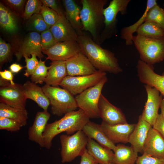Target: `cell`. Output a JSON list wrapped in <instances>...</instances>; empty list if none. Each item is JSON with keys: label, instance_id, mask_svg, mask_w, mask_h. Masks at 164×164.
<instances>
[{"label": "cell", "instance_id": "obj_1", "mask_svg": "<svg viewBox=\"0 0 164 164\" xmlns=\"http://www.w3.org/2000/svg\"><path fill=\"white\" fill-rule=\"evenodd\" d=\"M77 42L82 52L97 70L114 74L122 72V69L113 53L103 48L84 34L78 36Z\"/></svg>", "mask_w": 164, "mask_h": 164}, {"label": "cell", "instance_id": "obj_2", "mask_svg": "<svg viewBox=\"0 0 164 164\" xmlns=\"http://www.w3.org/2000/svg\"><path fill=\"white\" fill-rule=\"evenodd\" d=\"M90 121V118L82 110L68 112L60 119L47 124L43 134L44 147L50 149L52 141L57 135L65 132L70 135L82 130L84 126Z\"/></svg>", "mask_w": 164, "mask_h": 164}, {"label": "cell", "instance_id": "obj_3", "mask_svg": "<svg viewBox=\"0 0 164 164\" xmlns=\"http://www.w3.org/2000/svg\"><path fill=\"white\" fill-rule=\"evenodd\" d=\"M108 0H81L80 17L83 30L90 33L93 39L100 44L101 32L104 27V6Z\"/></svg>", "mask_w": 164, "mask_h": 164}, {"label": "cell", "instance_id": "obj_4", "mask_svg": "<svg viewBox=\"0 0 164 164\" xmlns=\"http://www.w3.org/2000/svg\"><path fill=\"white\" fill-rule=\"evenodd\" d=\"M140 60L150 65L164 60V37L150 38L137 35L132 38Z\"/></svg>", "mask_w": 164, "mask_h": 164}, {"label": "cell", "instance_id": "obj_5", "mask_svg": "<svg viewBox=\"0 0 164 164\" xmlns=\"http://www.w3.org/2000/svg\"><path fill=\"white\" fill-rule=\"evenodd\" d=\"M42 87L49 100L51 112L53 115L60 116L76 111L78 108L75 97L67 90L46 84Z\"/></svg>", "mask_w": 164, "mask_h": 164}, {"label": "cell", "instance_id": "obj_6", "mask_svg": "<svg viewBox=\"0 0 164 164\" xmlns=\"http://www.w3.org/2000/svg\"><path fill=\"white\" fill-rule=\"evenodd\" d=\"M88 138L82 130L72 135L62 134L60 136L61 145V162H70L81 156L86 149Z\"/></svg>", "mask_w": 164, "mask_h": 164}, {"label": "cell", "instance_id": "obj_7", "mask_svg": "<svg viewBox=\"0 0 164 164\" xmlns=\"http://www.w3.org/2000/svg\"><path fill=\"white\" fill-rule=\"evenodd\" d=\"M107 81L106 76L96 85L75 97L78 107L84 111L90 118L100 117L98 108L99 101L102 89Z\"/></svg>", "mask_w": 164, "mask_h": 164}, {"label": "cell", "instance_id": "obj_8", "mask_svg": "<svg viewBox=\"0 0 164 164\" xmlns=\"http://www.w3.org/2000/svg\"><path fill=\"white\" fill-rule=\"evenodd\" d=\"M130 2V0H112L104 9V27L100 35V44L116 34L117 15L119 12L122 15L126 14L128 6Z\"/></svg>", "mask_w": 164, "mask_h": 164}, {"label": "cell", "instance_id": "obj_9", "mask_svg": "<svg viewBox=\"0 0 164 164\" xmlns=\"http://www.w3.org/2000/svg\"><path fill=\"white\" fill-rule=\"evenodd\" d=\"M106 76V73L100 70L87 75L67 76L60 85L73 95H78L87 89L96 85Z\"/></svg>", "mask_w": 164, "mask_h": 164}, {"label": "cell", "instance_id": "obj_10", "mask_svg": "<svg viewBox=\"0 0 164 164\" xmlns=\"http://www.w3.org/2000/svg\"><path fill=\"white\" fill-rule=\"evenodd\" d=\"M0 102L10 106L26 109V98L23 85L0 77Z\"/></svg>", "mask_w": 164, "mask_h": 164}, {"label": "cell", "instance_id": "obj_11", "mask_svg": "<svg viewBox=\"0 0 164 164\" xmlns=\"http://www.w3.org/2000/svg\"><path fill=\"white\" fill-rule=\"evenodd\" d=\"M81 51L77 42L65 41L57 43L50 48L42 52L47 55L46 60L54 61H66Z\"/></svg>", "mask_w": 164, "mask_h": 164}, {"label": "cell", "instance_id": "obj_12", "mask_svg": "<svg viewBox=\"0 0 164 164\" xmlns=\"http://www.w3.org/2000/svg\"><path fill=\"white\" fill-rule=\"evenodd\" d=\"M98 108L102 122L111 125L128 123L121 109L111 103L102 94L99 99Z\"/></svg>", "mask_w": 164, "mask_h": 164}, {"label": "cell", "instance_id": "obj_13", "mask_svg": "<svg viewBox=\"0 0 164 164\" xmlns=\"http://www.w3.org/2000/svg\"><path fill=\"white\" fill-rule=\"evenodd\" d=\"M138 75L142 83L154 87L164 98V72L160 75L154 71L153 66L139 60L136 65Z\"/></svg>", "mask_w": 164, "mask_h": 164}, {"label": "cell", "instance_id": "obj_14", "mask_svg": "<svg viewBox=\"0 0 164 164\" xmlns=\"http://www.w3.org/2000/svg\"><path fill=\"white\" fill-rule=\"evenodd\" d=\"M144 87L147 94V101L141 115L143 119L152 126L157 117L162 96L156 89L147 85Z\"/></svg>", "mask_w": 164, "mask_h": 164}, {"label": "cell", "instance_id": "obj_15", "mask_svg": "<svg viewBox=\"0 0 164 164\" xmlns=\"http://www.w3.org/2000/svg\"><path fill=\"white\" fill-rule=\"evenodd\" d=\"M66 63L68 76L89 75L97 70L81 51L66 61Z\"/></svg>", "mask_w": 164, "mask_h": 164}, {"label": "cell", "instance_id": "obj_16", "mask_svg": "<svg viewBox=\"0 0 164 164\" xmlns=\"http://www.w3.org/2000/svg\"><path fill=\"white\" fill-rule=\"evenodd\" d=\"M101 126L104 133L114 144H126L128 142L129 136L136 124L108 125L102 122Z\"/></svg>", "mask_w": 164, "mask_h": 164}, {"label": "cell", "instance_id": "obj_17", "mask_svg": "<svg viewBox=\"0 0 164 164\" xmlns=\"http://www.w3.org/2000/svg\"><path fill=\"white\" fill-rule=\"evenodd\" d=\"M42 52L40 35L33 31L26 35L15 55L18 61L25 56L29 57L32 54L41 59L44 57Z\"/></svg>", "mask_w": 164, "mask_h": 164}, {"label": "cell", "instance_id": "obj_18", "mask_svg": "<svg viewBox=\"0 0 164 164\" xmlns=\"http://www.w3.org/2000/svg\"><path fill=\"white\" fill-rule=\"evenodd\" d=\"M50 30L57 43L77 42L78 35L64 14L60 16L56 22Z\"/></svg>", "mask_w": 164, "mask_h": 164}, {"label": "cell", "instance_id": "obj_19", "mask_svg": "<svg viewBox=\"0 0 164 164\" xmlns=\"http://www.w3.org/2000/svg\"><path fill=\"white\" fill-rule=\"evenodd\" d=\"M50 116L48 111H38L32 125L28 130L29 139L36 142L41 147H44L43 134Z\"/></svg>", "mask_w": 164, "mask_h": 164}, {"label": "cell", "instance_id": "obj_20", "mask_svg": "<svg viewBox=\"0 0 164 164\" xmlns=\"http://www.w3.org/2000/svg\"><path fill=\"white\" fill-rule=\"evenodd\" d=\"M143 154L164 159V138L152 127L145 142Z\"/></svg>", "mask_w": 164, "mask_h": 164}, {"label": "cell", "instance_id": "obj_21", "mask_svg": "<svg viewBox=\"0 0 164 164\" xmlns=\"http://www.w3.org/2000/svg\"><path fill=\"white\" fill-rule=\"evenodd\" d=\"M152 126L139 115L138 123L130 134L128 140L133 149L137 152L142 154L144 145L149 129Z\"/></svg>", "mask_w": 164, "mask_h": 164}, {"label": "cell", "instance_id": "obj_22", "mask_svg": "<svg viewBox=\"0 0 164 164\" xmlns=\"http://www.w3.org/2000/svg\"><path fill=\"white\" fill-rule=\"evenodd\" d=\"M82 130L88 138L93 139L101 146L113 150L116 145L113 143L103 131L101 124L89 121Z\"/></svg>", "mask_w": 164, "mask_h": 164}, {"label": "cell", "instance_id": "obj_23", "mask_svg": "<svg viewBox=\"0 0 164 164\" xmlns=\"http://www.w3.org/2000/svg\"><path fill=\"white\" fill-rule=\"evenodd\" d=\"M23 86L27 99L32 100L43 111H47L50 102L42 87L29 80L26 82Z\"/></svg>", "mask_w": 164, "mask_h": 164}, {"label": "cell", "instance_id": "obj_24", "mask_svg": "<svg viewBox=\"0 0 164 164\" xmlns=\"http://www.w3.org/2000/svg\"><path fill=\"white\" fill-rule=\"evenodd\" d=\"M86 149L98 164H108L113 162L114 153L112 150L103 147L93 139L88 138Z\"/></svg>", "mask_w": 164, "mask_h": 164}, {"label": "cell", "instance_id": "obj_25", "mask_svg": "<svg viewBox=\"0 0 164 164\" xmlns=\"http://www.w3.org/2000/svg\"><path fill=\"white\" fill-rule=\"evenodd\" d=\"M44 82L46 84L58 87L67 76L66 61H52Z\"/></svg>", "mask_w": 164, "mask_h": 164}, {"label": "cell", "instance_id": "obj_26", "mask_svg": "<svg viewBox=\"0 0 164 164\" xmlns=\"http://www.w3.org/2000/svg\"><path fill=\"white\" fill-rule=\"evenodd\" d=\"M63 4L65 10V16L75 30L78 35L84 34L83 32L80 14L81 9L73 0H63Z\"/></svg>", "mask_w": 164, "mask_h": 164}, {"label": "cell", "instance_id": "obj_27", "mask_svg": "<svg viewBox=\"0 0 164 164\" xmlns=\"http://www.w3.org/2000/svg\"><path fill=\"white\" fill-rule=\"evenodd\" d=\"M157 4L156 0H147L145 10L141 17L134 24L122 28L120 31V36L125 41L126 45L133 44L132 39L133 33L145 22L149 10Z\"/></svg>", "mask_w": 164, "mask_h": 164}, {"label": "cell", "instance_id": "obj_28", "mask_svg": "<svg viewBox=\"0 0 164 164\" xmlns=\"http://www.w3.org/2000/svg\"><path fill=\"white\" fill-rule=\"evenodd\" d=\"M113 151L114 164H135L138 157V153L131 146L123 144H117Z\"/></svg>", "mask_w": 164, "mask_h": 164}, {"label": "cell", "instance_id": "obj_29", "mask_svg": "<svg viewBox=\"0 0 164 164\" xmlns=\"http://www.w3.org/2000/svg\"><path fill=\"white\" fill-rule=\"evenodd\" d=\"M26 109L18 108L0 103V117L11 118L19 122L22 126L26 125L28 118Z\"/></svg>", "mask_w": 164, "mask_h": 164}, {"label": "cell", "instance_id": "obj_30", "mask_svg": "<svg viewBox=\"0 0 164 164\" xmlns=\"http://www.w3.org/2000/svg\"><path fill=\"white\" fill-rule=\"evenodd\" d=\"M0 25L6 32L11 33L18 29L17 20L13 14L7 8L0 3Z\"/></svg>", "mask_w": 164, "mask_h": 164}, {"label": "cell", "instance_id": "obj_31", "mask_svg": "<svg viewBox=\"0 0 164 164\" xmlns=\"http://www.w3.org/2000/svg\"><path fill=\"white\" fill-rule=\"evenodd\" d=\"M137 35L150 38L164 37V32L156 24L150 21H145L138 28Z\"/></svg>", "mask_w": 164, "mask_h": 164}, {"label": "cell", "instance_id": "obj_32", "mask_svg": "<svg viewBox=\"0 0 164 164\" xmlns=\"http://www.w3.org/2000/svg\"><path fill=\"white\" fill-rule=\"evenodd\" d=\"M150 21L156 24L164 32V9L158 4L149 11L145 21Z\"/></svg>", "mask_w": 164, "mask_h": 164}, {"label": "cell", "instance_id": "obj_33", "mask_svg": "<svg viewBox=\"0 0 164 164\" xmlns=\"http://www.w3.org/2000/svg\"><path fill=\"white\" fill-rule=\"evenodd\" d=\"M27 24L30 30L37 32L42 33L51 28L46 23L40 13L33 15L28 19Z\"/></svg>", "mask_w": 164, "mask_h": 164}, {"label": "cell", "instance_id": "obj_34", "mask_svg": "<svg viewBox=\"0 0 164 164\" xmlns=\"http://www.w3.org/2000/svg\"><path fill=\"white\" fill-rule=\"evenodd\" d=\"M49 68L50 66L47 67L45 65V61L40 59L36 69L30 76L31 81L36 84H43L47 76Z\"/></svg>", "mask_w": 164, "mask_h": 164}, {"label": "cell", "instance_id": "obj_35", "mask_svg": "<svg viewBox=\"0 0 164 164\" xmlns=\"http://www.w3.org/2000/svg\"><path fill=\"white\" fill-rule=\"evenodd\" d=\"M42 5L40 0L27 1L23 13L24 18L29 19L34 14L40 13Z\"/></svg>", "mask_w": 164, "mask_h": 164}, {"label": "cell", "instance_id": "obj_36", "mask_svg": "<svg viewBox=\"0 0 164 164\" xmlns=\"http://www.w3.org/2000/svg\"><path fill=\"white\" fill-rule=\"evenodd\" d=\"M40 13L46 23L50 27L56 22L60 17L55 11L43 5L42 6Z\"/></svg>", "mask_w": 164, "mask_h": 164}, {"label": "cell", "instance_id": "obj_37", "mask_svg": "<svg viewBox=\"0 0 164 164\" xmlns=\"http://www.w3.org/2000/svg\"><path fill=\"white\" fill-rule=\"evenodd\" d=\"M21 124L14 120L7 118L0 117V129L14 132L19 130Z\"/></svg>", "mask_w": 164, "mask_h": 164}, {"label": "cell", "instance_id": "obj_38", "mask_svg": "<svg viewBox=\"0 0 164 164\" xmlns=\"http://www.w3.org/2000/svg\"><path fill=\"white\" fill-rule=\"evenodd\" d=\"M40 36L42 52L50 48L57 43L50 28L42 32Z\"/></svg>", "mask_w": 164, "mask_h": 164}, {"label": "cell", "instance_id": "obj_39", "mask_svg": "<svg viewBox=\"0 0 164 164\" xmlns=\"http://www.w3.org/2000/svg\"><path fill=\"white\" fill-rule=\"evenodd\" d=\"M30 58L26 56H23L26 64L25 67L26 69L24 75L27 77L31 76L33 74L39 63V61L36 58L37 56L34 54H32Z\"/></svg>", "mask_w": 164, "mask_h": 164}, {"label": "cell", "instance_id": "obj_40", "mask_svg": "<svg viewBox=\"0 0 164 164\" xmlns=\"http://www.w3.org/2000/svg\"><path fill=\"white\" fill-rule=\"evenodd\" d=\"M11 55L10 45L0 39V63L2 65L8 60Z\"/></svg>", "mask_w": 164, "mask_h": 164}, {"label": "cell", "instance_id": "obj_41", "mask_svg": "<svg viewBox=\"0 0 164 164\" xmlns=\"http://www.w3.org/2000/svg\"><path fill=\"white\" fill-rule=\"evenodd\" d=\"M135 163L136 164H164V159L143 154L141 156H138Z\"/></svg>", "mask_w": 164, "mask_h": 164}, {"label": "cell", "instance_id": "obj_42", "mask_svg": "<svg viewBox=\"0 0 164 164\" xmlns=\"http://www.w3.org/2000/svg\"><path fill=\"white\" fill-rule=\"evenodd\" d=\"M152 127L164 138V119L161 114H158Z\"/></svg>", "mask_w": 164, "mask_h": 164}, {"label": "cell", "instance_id": "obj_43", "mask_svg": "<svg viewBox=\"0 0 164 164\" xmlns=\"http://www.w3.org/2000/svg\"><path fill=\"white\" fill-rule=\"evenodd\" d=\"M4 3L9 8L15 11L21 10L24 6L26 1L24 0H5Z\"/></svg>", "mask_w": 164, "mask_h": 164}, {"label": "cell", "instance_id": "obj_44", "mask_svg": "<svg viewBox=\"0 0 164 164\" xmlns=\"http://www.w3.org/2000/svg\"><path fill=\"white\" fill-rule=\"evenodd\" d=\"M43 5L47 7L56 12L60 16L63 13L55 0H41Z\"/></svg>", "mask_w": 164, "mask_h": 164}, {"label": "cell", "instance_id": "obj_45", "mask_svg": "<svg viewBox=\"0 0 164 164\" xmlns=\"http://www.w3.org/2000/svg\"><path fill=\"white\" fill-rule=\"evenodd\" d=\"M80 164H98L97 162L90 154L87 149L81 156Z\"/></svg>", "mask_w": 164, "mask_h": 164}, {"label": "cell", "instance_id": "obj_46", "mask_svg": "<svg viewBox=\"0 0 164 164\" xmlns=\"http://www.w3.org/2000/svg\"><path fill=\"white\" fill-rule=\"evenodd\" d=\"M10 70H5L4 71H0V77L3 79L9 81L12 85H14L13 81L14 76Z\"/></svg>", "mask_w": 164, "mask_h": 164}, {"label": "cell", "instance_id": "obj_47", "mask_svg": "<svg viewBox=\"0 0 164 164\" xmlns=\"http://www.w3.org/2000/svg\"><path fill=\"white\" fill-rule=\"evenodd\" d=\"M23 68L19 64L13 63L10 66L9 69L12 73H17Z\"/></svg>", "mask_w": 164, "mask_h": 164}, {"label": "cell", "instance_id": "obj_48", "mask_svg": "<svg viewBox=\"0 0 164 164\" xmlns=\"http://www.w3.org/2000/svg\"><path fill=\"white\" fill-rule=\"evenodd\" d=\"M160 108L161 109V114L162 115L163 118L164 119V98H162Z\"/></svg>", "mask_w": 164, "mask_h": 164}, {"label": "cell", "instance_id": "obj_49", "mask_svg": "<svg viewBox=\"0 0 164 164\" xmlns=\"http://www.w3.org/2000/svg\"><path fill=\"white\" fill-rule=\"evenodd\" d=\"M108 164H114L113 162H111Z\"/></svg>", "mask_w": 164, "mask_h": 164}, {"label": "cell", "instance_id": "obj_50", "mask_svg": "<svg viewBox=\"0 0 164 164\" xmlns=\"http://www.w3.org/2000/svg\"><path fill=\"white\" fill-rule=\"evenodd\" d=\"M163 6H164V3H163Z\"/></svg>", "mask_w": 164, "mask_h": 164}]
</instances>
